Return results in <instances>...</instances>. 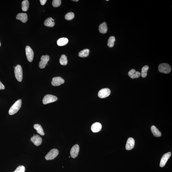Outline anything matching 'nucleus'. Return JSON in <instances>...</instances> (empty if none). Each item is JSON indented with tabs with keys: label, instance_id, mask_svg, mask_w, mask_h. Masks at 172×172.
Returning <instances> with one entry per match:
<instances>
[{
	"label": "nucleus",
	"instance_id": "4468645a",
	"mask_svg": "<svg viewBox=\"0 0 172 172\" xmlns=\"http://www.w3.org/2000/svg\"><path fill=\"white\" fill-rule=\"evenodd\" d=\"M102 125L99 122H96L92 125L91 129L92 132L97 133L99 132L102 129Z\"/></svg>",
	"mask_w": 172,
	"mask_h": 172
},
{
	"label": "nucleus",
	"instance_id": "a878e982",
	"mask_svg": "<svg viewBox=\"0 0 172 172\" xmlns=\"http://www.w3.org/2000/svg\"><path fill=\"white\" fill-rule=\"evenodd\" d=\"M116 40V38L114 36H112L110 37L108 39V45L110 48H112L114 45V43Z\"/></svg>",
	"mask_w": 172,
	"mask_h": 172
},
{
	"label": "nucleus",
	"instance_id": "72a5a7b5",
	"mask_svg": "<svg viewBox=\"0 0 172 172\" xmlns=\"http://www.w3.org/2000/svg\"><path fill=\"white\" fill-rule=\"evenodd\" d=\"M106 1H109V0H107Z\"/></svg>",
	"mask_w": 172,
	"mask_h": 172
},
{
	"label": "nucleus",
	"instance_id": "9b49d317",
	"mask_svg": "<svg viewBox=\"0 0 172 172\" xmlns=\"http://www.w3.org/2000/svg\"><path fill=\"white\" fill-rule=\"evenodd\" d=\"M64 80L63 78L58 77L53 78L51 84L53 86H60L62 84L64 83Z\"/></svg>",
	"mask_w": 172,
	"mask_h": 172
},
{
	"label": "nucleus",
	"instance_id": "6e6552de",
	"mask_svg": "<svg viewBox=\"0 0 172 172\" xmlns=\"http://www.w3.org/2000/svg\"><path fill=\"white\" fill-rule=\"evenodd\" d=\"M49 60L50 57L48 55H43L41 58V60L39 62V67L40 69L45 68Z\"/></svg>",
	"mask_w": 172,
	"mask_h": 172
},
{
	"label": "nucleus",
	"instance_id": "ddd939ff",
	"mask_svg": "<svg viewBox=\"0 0 172 172\" xmlns=\"http://www.w3.org/2000/svg\"><path fill=\"white\" fill-rule=\"evenodd\" d=\"M135 145V140L132 138H128L127 140L126 148L127 150H130L134 147Z\"/></svg>",
	"mask_w": 172,
	"mask_h": 172
},
{
	"label": "nucleus",
	"instance_id": "1a4fd4ad",
	"mask_svg": "<svg viewBox=\"0 0 172 172\" xmlns=\"http://www.w3.org/2000/svg\"><path fill=\"white\" fill-rule=\"evenodd\" d=\"M79 151V147L78 144H76L72 148L70 151V155L73 158H75L78 156Z\"/></svg>",
	"mask_w": 172,
	"mask_h": 172
},
{
	"label": "nucleus",
	"instance_id": "f8f14e48",
	"mask_svg": "<svg viewBox=\"0 0 172 172\" xmlns=\"http://www.w3.org/2000/svg\"><path fill=\"white\" fill-rule=\"evenodd\" d=\"M31 141L36 146H39L41 144L42 142V139L39 135H34L31 138Z\"/></svg>",
	"mask_w": 172,
	"mask_h": 172
},
{
	"label": "nucleus",
	"instance_id": "0eeeda50",
	"mask_svg": "<svg viewBox=\"0 0 172 172\" xmlns=\"http://www.w3.org/2000/svg\"><path fill=\"white\" fill-rule=\"evenodd\" d=\"M110 90L108 88H105L101 89L99 91L98 96L101 98H105L108 97L110 95Z\"/></svg>",
	"mask_w": 172,
	"mask_h": 172
},
{
	"label": "nucleus",
	"instance_id": "f03ea898",
	"mask_svg": "<svg viewBox=\"0 0 172 172\" xmlns=\"http://www.w3.org/2000/svg\"><path fill=\"white\" fill-rule=\"evenodd\" d=\"M14 74L17 80L21 82L23 79V71L21 66L20 65H17L15 67Z\"/></svg>",
	"mask_w": 172,
	"mask_h": 172
},
{
	"label": "nucleus",
	"instance_id": "cd10ccee",
	"mask_svg": "<svg viewBox=\"0 0 172 172\" xmlns=\"http://www.w3.org/2000/svg\"><path fill=\"white\" fill-rule=\"evenodd\" d=\"M61 0H54L52 1V5L54 7H59L61 5Z\"/></svg>",
	"mask_w": 172,
	"mask_h": 172
},
{
	"label": "nucleus",
	"instance_id": "393cba45",
	"mask_svg": "<svg viewBox=\"0 0 172 172\" xmlns=\"http://www.w3.org/2000/svg\"><path fill=\"white\" fill-rule=\"evenodd\" d=\"M149 69V67L148 66L145 65L142 68L141 73V76L143 78H145L147 76V73L148 70Z\"/></svg>",
	"mask_w": 172,
	"mask_h": 172
},
{
	"label": "nucleus",
	"instance_id": "c85d7f7f",
	"mask_svg": "<svg viewBox=\"0 0 172 172\" xmlns=\"http://www.w3.org/2000/svg\"><path fill=\"white\" fill-rule=\"evenodd\" d=\"M25 167L24 166H19L13 172H25Z\"/></svg>",
	"mask_w": 172,
	"mask_h": 172
},
{
	"label": "nucleus",
	"instance_id": "39448f33",
	"mask_svg": "<svg viewBox=\"0 0 172 172\" xmlns=\"http://www.w3.org/2000/svg\"><path fill=\"white\" fill-rule=\"evenodd\" d=\"M59 154V150L56 149H53L46 155L45 159L48 160H52L56 158Z\"/></svg>",
	"mask_w": 172,
	"mask_h": 172
},
{
	"label": "nucleus",
	"instance_id": "dca6fc26",
	"mask_svg": "<svg viewBox=\"0 0 172 172\" xmlns=\"http://www.w3.org/2000/svg\"><path fill=\"white\" fill-rule=\"evenodd\" d=\"M16 18L22 22L25 23L28 21V15L26 13H19L16 16Z\"/></svg>",
	"mask_w": 172,
	"mask_h": 172
},
{
	"label": "nucleus",
	"instance_id": "7ed1b4c3",
	"mask_svg": "<svg viewBox=\"0 0 172 172\" xmlns=\"http://www.w3.org/2000/svg\"><path fill=\"white\" fill-rule=\"evenodd\" d=\"M158 70L160 72L165 74H168L171 71V68L170 65L167 63H162L158 66Z\"/></svg>",
	"mask_w": 172,
	"mask_h": 172
},
{
	"label": "nucleus",
	"instance_id": "20e7f679",
	"mask_svg": "<svg viewBox=\"0 0 172 172\" xmlns=\"http://www.w3.org/2000/svg\"><path fill=\"white\" fill-rule=\"evenodd\" d=\"M58 97L52 95L47 94L45 96L43 99V103L45 105L56 101Z\"/></svg>",
	"mask_w": 172,
	"mask_h": 172
},
{
	"label": "nucleus",
	"instance_id": "2eb2a0df",
	"mask_svg": "<svg viewBox=\"0 0 172 172\" xmlns=\"http://www.w3.org/2000/svg\"><path fill=\"white\" fill-rule=\"evenodd\" d=\"M128 75L131 78L134 79L139 78L141 76V74L139 72L136 71L134 69H132L129 71Z\"/></svg>",
	"mask_w": 172,
	"mask_h": 172
},
{
	"label": "nucleus",
	"instance_id": "6ab92c4d",
	"mask_svg": "<svg viewBox=\"0 0 172 172\" xmlns=\"http://www.w3.org/2000/svg\"><path fill=\"white\" fill-rule=\"evenodd\" d=\"M52 18L50 17L47 18L45 21L44 25L45 26L50 27H52L55 25V23L52 21Z\"/></svg>",
	"mask_w": 172,
	"mask_h": 172
},
{
	"label": "nucleus",
	"instance_id": "412c9836",
	"mask_svg": "<svg viewBox=\"0 0 172 172\" xmlns=\"http://www.w3.org/2000/svg\"><path fill=\"white\" fill-rule=\"evenodd\" d=\"M34 128L37 131L38 133L40 135H44L45 133L41 126L39 124H36L34 126Z\"/></svg>",
	"mask_w": 172,
	"mask_h": 172
},
{
	"label": "nucleus",
	"instance_id": "c756f323",
	"mask_svg": "<svg viewBox=\"0 0 172 172\" xmlns=\"http://www.w3.org/2000/svg\"><path fill=\"white\" fill-rule=\"evenodd\" d=\"M5 89V87L0 81V90H4Z\"/></svg>",
	"mask_w": 172,
	"mask_h": 172
},
{
	"label": "nucleus",
	"instance_id": "f257e3e1",
	"mask_svg": "<svg viewBox=\"0 0 172 172\" xmlns=\"http://www.w3.org/2000/svg\"><path fill=\"white\" fill-rule=\"evenodd\" d=\"M22 105V100H18L12 105L9 111V113L10 115H13L17 113L19 110Z\"/></svg>",
	"mask_w": 172,
	"mask_h": 172
},
{
	"label": "nucleus",
	"instance_id": "bb28decb",
	"mask_svg": "<svg viewBox=\"0 0 172 172\" xmlns=\"http://www.w3.org/2000/svg\"><path fill=\"white\" fill-rule=\"evenodd\" d=\"M74 14L72 12H69L66 14L65 16V19L67 20H71L74 18Z\"/></svg>",
	"mask_w": 172,
	"mask_h": 172
},
{
	"label": "nucleus",
	"instance_id": "7c9ffc66",
	"mask_svg": "<svg viewBox=\"0 0 172 172\" xmlns=\"http://www.w3.org/2000/svg\"><path fill=\"white\" fill-rule=\"evenodd\" d=\"M47 1V0H40V2L42 5H44L45 4Z\"/></svg>",
	"mask_w": 172,
	"mask_h": 172
},
{
	"label": "nucleus",
	"instance_id": "f3484780",
	"mask_svg": "<svg viewBox=\"0 0 172 172\" xmlns=\"http://www.w3.org/2000/svg\"><path fill=\"white\" fill-rule=\"evenodd\" d=\"M99 30L101 33L105 34L108 31V27L106 23L104 22L100 24L99 27Z\"/></svg>",
	"mask_w": 172,
	"mask_h": 172
},
{
	"label": "nucleus",
	"instance_id": "2f4dec72",
	"mask_svg": "<svg viewBox=\"0 0 172 172\" xmlns=\"http://www.w3.org/2000/svg\"><path fill=\"white\" fill-rule=\"evenodd\" d=\"M72 1H76V2H77V1H78V0H73Z\"/></svg>",
	"mask_w": 172,
	"mask_h": 172
},
{
	"label": "nucleus",
	"instance_id": "4be33fe9",
	"mask_svg": "<svg viewBox=\"0 0 172 172\" xmlns=\"http://www.w3.org/2000/svg\"><path fill=\"white\" fill-rule=\"evenodd\" d=\"M29 6V2L28 0H25L22 3V9L23 11H28Z\"/></svg>",
	"mask_w": 172,
	"mask_h": 172
},
{
	"label": "nucleus",
	"instance_id": "423d86ee",
	"mask_svg": "<svg viewBox=\"0 0 172 172\" xmlns=\"http://www.w3.org/2000/svg\"><path fill=\"white\" fill-rule=\"evenodd\" d=\"M25 50L27 59L28 61L31 62L34 59V51L31 47L28 46H27L26 47Z\"/></svg>",
	"mask_w": 172,
	"mask_h": 172
},
{
	"label": "nucleus",
	"instance_id": "b1692460",
	"mask_svg": "<svg viewBox=\"0 0 172 172\" xmlns=\"http://www.w3.org/2000/svg\"><path fill=\"white\" fill-rule=\"evenodd\" d=\"M60 63L63 65H66L67 64L68 60L67 56L65 55H63L61 56L60 59Z\"/></svg>",
	"mask_w": 172,
	"mask_h": 172
},
{
	"label": "nucleus",
	"instance_id": "473e14b6",
	"mask_svg": "<svg viewBox=\"0 0 172 172\" xmlns=\"http://www.w3.org/2000/svg\"><path fill=\"white\" fill-rule=\"evenodd\" d=\"M1 46V42H0V46Z\"/></svg>",
	"mask_w": 172,
	"mask_h": 172
},
{
	"label": "nucleus",
	"instance_id": "aec40b11",
	"mask_svg": "<svg viewBox=\"0 0 172 172\" xmlns=\"http://www.w3.org/2000/svg\"><path fill=\"white\" fill-rule=\"evenodd\" d=\"M68 39L66 38H62L58 40L57 44L58 45L62 46L65 45L68 43Z\"/></svg>",
	"mask_w": 172,
	"mask_h": 172
},
{
	"label": "nucleus",
	"instance_id": "5701e85b",
	"mask_svg": "<svg viewBox=\"0 0 172 172\" xmlns=\"http://www.w3.org/2000/svg\"><path fill=\"white\" fill-rule=\"evenodd\" d=\"M89 50L88 49L84 50L79 52L78 55L81 58L86 57L89 55Z\"/></svg>",
	"mask_w": 172,
	"mask_h": 172
},
{
	"label": "nucleus",
	"instance_id": "9d476101",
	"mask_svg": "<svg viewBox=\"0 0 172 172\" xmlns=\"http://www.w3.org/2000/svg\"><path fill=\"white\" fill-rule=\"evenodd\" d=\"M171 155V153L169 152L164 154L161 159L160 166L161 167H164L166 165L168 160L170 158Z\"/></svg>",
	"mask_w": 172,
	"mask_h": 172
},
{
	"label": "nucleus",
	"instance_id": "a211bd4d",
	"mask_svg": "<svg viewBox=\"0 0 172 172\" xmlns=\"http://www.w3.org/2000/svg\"><path fill=\"white\" fill-rule=\"evenodd\" d=\"M151 129L152 133L154 136L159 137L161 136V133L155 126H152Z\"/></svg>",
	"mask_w": 172,
	"mask_h": 172
}]
</instances>
